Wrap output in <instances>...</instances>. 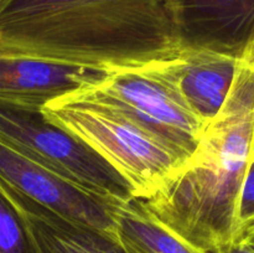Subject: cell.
Returning a JSON list of instances; mask_svg holds the SVG:
<instances>
[{
	"label": "cell",
	"instance_id": "9c48e42d",
	"mask_svg": "<svg viewBox=\"0 0 254 253\" xmlns=\"http://www.w3.org/2000/svg\"><path fill=\"white\" fill-rule=\"evenodd\" d=\"M241 63L230 55L189 47L169 62L184 99L206 124L227 101Z\"/></svg>",
	"mask_w": 254,
	"mask_h": 253
},
{
	"label": "cell",
	"instance_id": "3957f363",
	"mask_svg": "<svg viewBox=\"0 0 254 253\" xmlns=\"http://www.w3.org/2000/svg\"><path fill=\"white\" fill-rule=\"evenodd\" d=\"M51 123L76 135L114 166L138 200L158 192L186 163L123 113L74 94L41 109Z\"/></svg>",
	"mask_w": 254,
	"mask_h": 253
},
{
	"label": "cell",
	"instance_id": "ba28073f",
	"mask_svg": "<svg viewBox=\"0 0 254 253\" xmlns=\"http://www.w3.org/2000/svg\"><path fill=\"white\" fill-rule=\"evenodd\" d=\"M111 72L0 51V99L42 109L50 102L92 88Z\"/></svg>",
	"mask_w": 254,
	"mask_h": 253
},
{
	"label": "cell",
	"instance_id": "6da1fadb",
	"mask_svg": "<svg viewBox=\"0 0 254 253\" xmlns=\"http://www.w3.org/2000/svg\"><path fill=\"white\" fill-rule=\"evenodd\" d=\"M171 0H0V51L116 71L183 52Z\"/></svg>",
	"mask_w": 254,
	"mask_h": 253
},
{
	"label": "cell",
	"instance_id": "7a4b0ae2",
	"mask_svg": "<svg viewBox=\"0 0 254 253\" xmlns=\"http://www.w3.org/2000/svg\"><path fill=\"white\" fill-rule=\"evenodd\" d=\"M254 63L242 61L217 116L195 153L143 205L161 223L207 253L237 238V203L253 159Z\"/></svg>",
	"mask_w": 254,
	"mask_h": 253
},
{
	"label": "cell",
	"instance_id": "4fadbf2b",
	"mask_svg": "<svg viewBox=\"0 0 254 253\" xmlns=\"http://www.w3.org/2000/svg\"><path fill=\"white\" fill-rule=\"evenodd\" d=\"M254 222V159L246 173L237 203L238 233ZM237 233V236H238Z\"/></svg>",
	"mask_w": 254,
	"mask_h": 253
},
{
	"label": "cell",
	"instance_id": "277c9868",
	"mask_svg": "<svg viewBox=\"0 0 254 253\" xmlns=\"http://www.w3.org/2000/svg\"><path fill=\"white\" fill-rule=\"evenodd\" d=\"M169 62L116 69L74 96L117 109L188 161L206 123L185 102Z\"/></svg>",
	"mask_w": 254,
	"mask_h": 253
},
{
	"label": "cell",
	"instance_id": "7c38bea8",
	"mask_svg": "<svg viewBox=\"0 0 254 253\" xmlns=\"http://www.w3.org/2000/svg\"><path fill=\"white\" fill-rule=\"evenodd\" d=\"M0 253H36L21 212L0 189Z\"/></svg>",
	"mask_w": 254,
	"mask_h": 253
},
{
	"label": "cell",
	"instance_id": "52a82bcc",
	"mask_svg": "<svg viewBox=\"0 0 254 253\" xmlns=\"http://www.w3.org/2000/svg\"><path fill=\"white\" fill-rule=\"evenodd\" d=\"M184 49L254 63V0H171Z\"/></svg>",
	"mask_w": 254,
	"mask_h": 253
},
{
	"label": "cell",
	"instance_id": "9a60e30c",
	"mask_svg": "<svg viewBox=\"0 0 254 253\" xmlns=\"http://www.w3.org/2000/svg\"><path fill=\"white\" fill-rule=\"evenodd\" d=\"M236 241H241V242L246 243V245L251 246L254 248V222L251 223L246 228H243L240 233H238Z\"/></svg>",
	"mask_w": 254,
	"mask_h": 253
},
{
	"label": "cell",
	"instance_id": "8fae6325",
	"mask_svg": "<svg viewBox=\"0 0 254 253\" xmlns=\"http://www.w3.org/2000/svg\"><path fill=\"white\" fill-rule=\"evenodd\" d=\"M117 235L128 253H207L166 227L138 198L117 208Z\"/></svg>",
	"mask_w": 254,
	"mask_h": 253
},
{
	"label": "cell",
	"instance_id": "8992f818",
	"mask_svg": "<svg viewBox=\"0 0 254 253\" xmlns=\"http://www.w3.org/2000/svg\"><path fill=\"white\" fill-rule=\"evenodd\" d=\"M0 185L99 231L117 235V201L94 193L0 141Z\"/></svg>",
	"mask_w": 254,
	"mask_h": 253
},
{
	"label": "cell",
	"instance_id": "2e32d148",
	"mask_svg": "<svg viewBox=\"0 0 254 253\" xmlns=\"http://www.w3.org/2000/svg\"><path fill=\"white\" fill-rule=\"evenodd\" d=\"M253 159H254V139H253Z\"/></svg>",
	"mask_w": 254,
	"mask_h": 253
},
{
	"label": "cell",
	"instance_id": "5b68a950",
	"mask_svg": "<svg viewBox=\"0 0 254 253\" xmlns=\"http://www.w3.org/2000/svg\"><path fill=\"white\" fill-rule=\"evenodd\" d=\"M0 141L94 193L127 203L131 184L76 135L51 123L41 109L0 99Z\"/></svg>",
	"mask_w": 254,
	"mask_h": 253
},
{
	"label": "cell",
	"instance_id": "30bf717a",
	"mask_svg": "<svg viewBox=\"0 0 254 253\" xmlns=\"http://www.w3.org/2000/svg\"><path fill=\"white\" fill-rule=\"evenodd\" d=\"M21 212L36 253H128L118 236L64 217L0 185Z\"/></svg>",
	"mask_w": 254,
	"mask_h": 253
},
{
	"label": "cell",
	"instance_id": "5bb4252c",
	"mask_svg": "<svg viewBox=\"0 0 254 253\" xmlns=\"http://www.w3.org/2000/svg\"><path fill=\"white\" fill-rule=\"evenodd\" d=\"M218 253H254V248L241 241H235L231 245L222 248Z\"/></svg>",
	"mask_w": 254,
	"mask_h": 253
}]
</instances>
